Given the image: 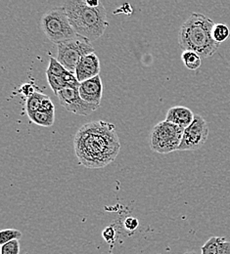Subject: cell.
<instances>
[{
  "label": "cell",
  "mask_w": 230,
  "mask_h": 254,
  "mask_svg": "<svg viewBox=\"0 0 230 254\" xmlns=\"http://www.w3.org/2000/svg\"><path fill=\"white\" fill-rule=\"evenodd\" d=\"M57 97L62 107L68 112L78 116H89L94 113L99 106L85 102L78 92L77 88H66L57 93Z\"/></svg>",
  "instance_id": "ba28073f"
},
{
  "label": "cell",
  "mask_w": 230,
  "mask_h": 254,
  "mask_svg": "<svg viewBox=\"0 0 230 254\" xmlns=\"http://www.w3.org/2000/svg\"><path fill=\"white\" fill-rule=\"evenodd\" d=\"M209 126L200 115H195L193 123L184 129L178 151H196L208 140Z\"/></svg>",
  "instance_id": "52a82bcc"
},
{
  "label": "cell",
  "mask_w": 230,
  "mask_h": 254,
  "mask_svg": "<svg viewBox=\"0 0 230 254\" xmlns=\"http://www.w3.org/2000/svg\"><path fill=\"white\" fill-rule=\"evenodd\" d=\"M40 27L45 36L57 45L79 36L72 27L64 6L53 8L44 13L40 20Z\"/></svg>",
  "instance_id": "277c9868"
},
{
  "label": "cell",
  "mask_w": 230,
  "mask_h": 254,
  "mask_svg": "<svg viewBox=\"0 0 230 254\" xmlns=\"http://www.w3.org/2000/svg\"><path fill=\"white\" fill-rule=\"evenodd\" d=\"M21 91L23 92L24 95L27 96L28 98L30 96L33 95V93L35 92L34 89H33V85L30 84V83H26V84H23L22 87H21Z\"/></svg>",
  "instance_id": "603a6c76"
},
{
  "label": "cell",
  "mask_w": 230,
  "mask_h": 254,
  "mask_svg": "<svg viewBox=\"0 0 230 254\" xmlns=\"http://www.w3.org/2000/svg\"><path fill=\"white\" fill-rule=\"evenodd\" d=\"M181 60L184 65L190 70H196L202 64L201 56L193 51H183L181 54Z\"/></svg>",
  "instance_id": "5bb4252c"
},
{
  "label": "cell",
  "mask_w": 230,
  "mask_h": 254,
  "mask_svg": "<svg viewBox=\"0 0 230 254\" xmlns=\"http://www.w3.org/2000/svg\"><path fill=\"white\" fill-rule=\"evenodd\" d=\"M40 111H44V112H48V113H55L54 104L48 96L43 100Z\"/></svg>",
  "instance_id": "44dd1931"
},
{
  "label": "cell",
  "mask_w": 230,
  "mask_h": 254,
  "mask_svg": "<svg viewBox=\"0 0 230 254\" xmlns=\"http://www.w3.org/2000/svg\"><path fill=\"white\" fill-rule=\"evenodd\" d=\"M184 129L167 122H161L153 127L149 145L153 152L166 155L178 151Z\"/></svg>",
  "instance_id": "5b68a950"
},
{
  "label": "cell",
  "mask_w": 230,
  "mask_h": 254,
  "mask_svg": "<svg viewBox=\"0 0 230 254\" xmlns=\"http://www.w3.org/2000/svg\"><path fill=\"white\" fill-rule=\"evenodd\" d=\"M20 254V243L19 241H12L1 246L0 254Z\"/></svg>",
  "instance_id": "d6986e66"
},
{
  "label": "cell",
  "mask_w": 230,
  "mask_h": 254,
  "mask_svg": "<svg viewBox=\"0 0 230 254\" xmlns=\"http://www.w3.org/2000/svg\"><path fill=\"white\" fill-rule=\"evenodd\" d=\"M124 225H125L126 230H128L129 232H134L137 229L139 223H138V220L136 218H134V217H128L125 220Z\"/></svg>",
  "instance_id": "7402d4cb"
},
{
  "label": "cell",
  "mask_w": 230,
  "mask_h": 254,
  "mask_svg": "<svg viewBox=\"0 0 230 254\" xmlns=\"http://www.w3.org/2000/svg\"><path fill=\"white\" fill-rule=\"evenodd\" d=\"M78 92L85 102L100 107L103 95V85L100 75L80 82Z\"/></svg>",
  "instance_id": "30bf717a"
},
{
  "label": "cell",
  "mask_w": 230,
  "mask_h": 254,
  "mask_svg": "<svg viewBox=\"0 0 230 254\" xmlns=\"http://www.w3.org/2000/svg\"><path fill=\"white\" fill-rule=\"evenodd\" d=\"M33 124L39 127H50L53 126L55 121V113H48L44 111H37L28 115Z\"/></svg>",
  "instance_id": "4fadbf2b"
},
{
  "label": "cell",
  "mask_w": 230,
  "mask_h": 254,
  "mask_svg": "<svg viewBox=\"0 0 230 254\" xmlns=\"http://www.w3.org/2000/svg\"><path fill=\"white\" fill-rule=\"evenodd\" d=\"M102 237L103 239L108 243H114L116 240V230L113 226H108L107 228L104 229V231L102 232Z\"/></svg>",
  "instance_id": "ffe728a7"
},
{
  "label": "cell",
  "mask_w": 230,
  "mask_h": 254,
  "mask_svg": "<svg viewBox=\"0 0 230 254\" xmlns=\"http://www.w3.org/2000/svg\"><path fill=\"white\" fill-rule=\"evenodd\" d=\"M201 254H230V242L224 237H212L201 249Z\"/></svg>",
  "instance_id": "7c38bea8"
},
{
  "label": "cell",
  "mask_w": 230,
  "mask_h": 254,
  "mask_svg": "<svg viewBox=\"0 0 230 254\" xmlns=\"http://www.w3.org/2000/svg\"><path fill=\"white\" fill-rule=\"evenodd\" d=\"M63 6L72 27L82 38L97 40L108 28L107 13L99 0H69Z\"/></svg>",
  "instance_id": "7a4b0ae2"
},
{
  "label": "cell",
  "mask_w": 230,
  "mask_h": 254,
  "mask_svg": "<svg viewBox=\"0 0 230 254\" xmlns=\"http://www.w3.org/2000/svg\"><path fill=\"white\" fill-rule=\"evenodd\" d=\"M197 254L196 253H186V254Z\"/></svg>",
  "instance_id": "cb8c5ba5"
},
{
  "label": "cell",
  "mask_w": 230,
  "mask_h": 254,
  "mask_svg": "<svg viewBox=\"0 0 230 254\" xmlns=\"http://www.w3.org/2000/svg\"><path fill=\"white\" fill-rule=\"evenodd\" d=\"M46 97L47 96L43 93H40V92H34L33 95L30 96L27 99V104H26V110H27L28 115L33 114L37 111H40L42 102Z\"/></svg>",
  "instance_id": "9a60e30c"
},
{
  "label": "cell",
  "mask_w": 230,
  "mask_h": 254,
  "mask_svg": "<svg viewBox=\"0 0 230 254\" xmlns=\"http://www.w3.org/2000/svg\"><path fill=\"white\" fill-rule=\"evenodd\" d=\"M57 49V60L73 73L76 72L77 64L84 56L95 53L90 41L80 36L59 43Z\"/></svg>",
  "instance_id": "8992f818"
},
{
  "label": "cell",
  "mask_w": 230,
  "mask_h": 254,
  "mask_svg": "<svg viewBox=\"0 0 230 254\" xmlns=\"http://www.w3.org/2000/svg\"><path fill=\"white\" fill-rule=\"evenodd\" d=\"M215 23L209 17L192 13L178 32V44L183 51H193L201 58L212 57L220 47L212 36Z\"/></svg>",
  "instance_id": "3957f363"
},
{
  "label": "cell",
  "mask_w": 230,
  "mask_h": 254,
  "mask_svg": "<svg viewBox=\"0 0 230 254\" xmlns=\"http://www.w3.org/2000/svg\"><path fill=\"white\" fill-rule=\"evenodd\" d=\"M74 148L79 163L89 169H98L118 157L121 143L116 127L105 121L83 125L76 133Z\"/></svg>",
  "instance_id": "6da1fadb"
},
{
  "label": "cell",
  "mask_w": 230,
  "mask_h": 254,
  "mask_svg": "<svg viewBox=\"0 0 230 254\" xmlns=\"http://www.w3.org/2000/svg\"><path fill=\"white\" fill-rule=\"evenodd\" d=\"M22 238V233L16 229H5L0 232V245L3 246L12 241H19Z\"/></svg>",
  "instance_id": "ac0fdd59"
},
{
  "label": "cell",
  "mask_w": 230,
  "mask_h": 254,
  "mask_svg": "<svg viewBox=\"0 0 230 254\" xmlns=\"http://www.w3.org/2000/svg\"><path fill=\"white\" fill-rule=\"evenodd\" d=\"M66 67L60 63L57 58H54L53 56H49V65L46 69V73L56 75V76H63L67 72Z\"/></svg>",
  "instance_id": "e0dca14e"
},
{
  "label": "cell",
  "mask_w": 230,
  "mask_h": 254,
  "mask_svg": "<svg viewBox=\"0 0 230 254\" xmlns=\"http://www.w3.org/2000/svg\"><path fill=\"white\" fill-rule=\"evenodd\" d=\"M100 73V61L95 53L84 56L77 65L76 76L78 82L91 79Z\"/></svg>",
  "instance_id": "9c48e42d"
},
{
  "label": "cell",
  "mask_w": 230,
  "mask_h": 254,
  "mask_svg": "<svg viewBox=\"0 0 230 254\" xmlns=\"http://www.w3.org/2000/svg\"><path fill=\"white\" fill-rule=\"evenodd\" d=\"M195 115L190 109L183 106H175L167 111L164 121L185 129L193 123Z\"/></svg>",
  "instance_id": "8fae6325"
},
{
  "label": "cell",
  "mask_w": 230,
  "mask_h": 254,
  "mask_svg": "<svg viewBox=\"0 0 230 254\" xmlns=\"http://www.w3.org/2000/svg\"><path fill=\"white\" fill-rule=\"evenodd\" d=\"M212 36L217 43L221 44L230 37V28L225 24H215L212 31Z\"/></svg>",
  "instance_id": "2e32d148"
}]
</instances>
